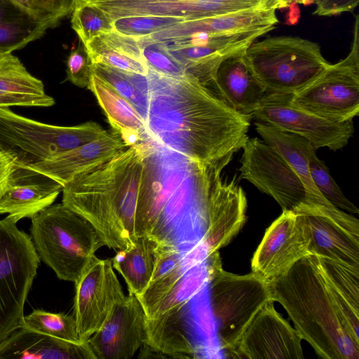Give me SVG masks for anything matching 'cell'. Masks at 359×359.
I'll return each mask as SVG.
<instances>
[{
  "label": "cell",
  "mask_w": 359,
  "mask_h": 359,
  "mask_svg": "<svg viewBox=\"0 0 359 359\" xmlns=\"http://www.w3.org/2000/svg\"><path fill=\"white\" fill-rule=\"evenodd\" d=\"M144 125L158 145L206 164L231 161L247 140L252 117L241 114L190 75L150 69Z\"/></svg>",
  "instance_id": "6da1fadb"
},
{
  "label": "cell",
  "mask_w": 359,
  "mask_h": 359,
  "mask_svg": "<svg viewBox=\"0 0 359 359\" xmlns=\"http://www.w3.org/2000/svg\"><path fill=\"white\" fill-rule=\"evenodd\" d=\"M144 169L135 214V236L185 251L203 237L211 191L231 161L206 164L143 141Z\"/></svg>",
  "instance_id": "7a4b0ae2"
},
{
  "label": "cell",
  "mask_w": 359,
  "mask_h": 359,
  "mask_svg": "<svg viewBox=\"0 0 359 359\" xmlns=\"http://www.w3.org/2000/svg\"><path fill=\"white\" fill-rule=\"evenodd\" d=\"M144 158L142 141L62 188V203L88 220L104 245L116 251L136 237L135 214Z\"/></svg>",
  "instance_id": "3957f363"
},
{
  "label": "cell",
  "mask_w": 359,
  "mask_h": 359,
  "mask_svg": "<svg viewBox=\"0 0 359 359\" xmlns=\"http://www.w3.org/2000/svg\"><path fill=\"white\" fill-rule=\"evenodd\" d=\"M220 262L217 252L185 270L176 285L146 316L144 345L163 358H198L215 350L208 285Z\"/></svg>",
  "instance_id": "277c9868"
},
{
  "label": "cell",
  "mask_w": 359,
  "mask_h": 359,
  "mask_svg": "<svg viewBox=\"0 0 359 359\" xmlns=\"http://www.w3.org/2000/svg\"><path fill=\"white\" fill-rule=\"evenodd\" d=\"M269 284L273 302L283 306L302 340L318 357L359 358V343L339 315L311 255L297 261Z\"/></svg>",
  "instance_id": "5b68a950"
},
{
  "label": "cell",
  "mask_w": 359,
  "mask_h": 359,
  "mask_svg": "<svg viewBox=\"0 0 359 359\" xmlns=\"http://www.w3.org/2000/svg\"><path fill=\"white\" fill-rule=\"evenodd\" d=\"M31 219L35 250L60 280L75 283L104 245L93 225L62 203L52 204Z\"/></svg>",
  "instance_id": "8992f818"
},
{
  "label": "cell",
  "mask_w": 359,
  "mask_h": 359,
  "mask_svg": "<svg viewBox=\"0 0 359 359\" xmlns=\"http://www.w3.org/2000/svg\"><path fill=\"white\" fill-rule=\"evenodd\" d=\"M245 60L267 93L294 94L330 65L315 42L297 36H274L252 43Z\"/></svg>",
  "instance_id": "52a82bcc"
},
{
  "label": "cell",
  "mask_w": 359,
  "mask_h": 359,
  "mask_svg": "<svg viewBox=\"0 0 359 359\" xmlns=\"http://www.w3.org/2000/svg\"><path fill=\"white\" fill-rule=\"evenodd\" d=\"M208 293L218 346L226 358H236L245 330L273 300L269 284L252 272L245 275L227 272L220 264L211 276Z\"/></svg>",
  "instance_id": "ba28073f"
},
{
  "label": "cell",
  "mask_w": 359,
  "mask_h": 359,
  "mask_svg": "<svg viewBox=\"0 0 359 359\" xmlns=\"http://www.w3.org/2000/svg\"><path fill=\"white\" fill-rule=\"evenodd\" d=\"M107 131L93 121L74 126L41 123L0 107V151L29 168L92 142Z\"/></svg>",
  "instance_id": "9c48e42d"
},
{
  "label": "cell",
  "mask_w": 359,
  "mask_h": 359,
  "mask_svg": "<svg viewBox=\"0 0 359 359\" xmlns=\"http://www.w3.org/2000/svg\"><path fill=\"white\" fill-rule=\"evenodd\" d=\"M8 215L0 220V343L20 329L40 258L32 238Z\"/></svg>",
  "instance_id": "30bf717a"
},
{
  "label": "cell",
  "mask_w": 359,
  "mask_h": 359,
  "mask_svg": "<svg viewBox=\"0 0 359 359\" xmlns=\"http://www.w3.org/2000/svg\"><path fill=\"white\" fill-rule=\"evenodd\" d=\"M296 107L335 121L353 120L359 112V18L349 54L332 65L313 81L291 95Z\"/></svg>",
  "instance_id": "8fae6325"
},
{
  "label": "cell",
  "mask_w": 359,
  "mask_h": 359,
  "mask_svg": "<svg viewBox=\"0 0 359 359\" xmlns=\"http://www.w3.org/2000/svg\"><path fill=\"white\" fill-rule=\"evenodd\" d=\"M242 149L241 177L272 197L283 210L316 205L297 174L273 147L255 137L248 138Z\"/></svg>",
  "instance_id": "7c38bea8"
},
{
  "label": "cell",
  "mask_w": 359,
  "mask_h": 359,
  "mask_svg": "<svg viewBox=\"0 0 359 359\" xmlns=\"http://www.w3.org/2000/svg\"><path fill=\"white\" fill-rule=\"evenodd\" d=\"M304 229L309 255L359 269V221L334 206L305 205L294 211Z\"/></svg>",
  "instance_id": "4fadbf2b"
},
{
  "label": "cell",
  "mask_w": 359,
  "mask_h": 359,
  "mask_svg": "<svg viewBox=\"0 0 359 359\" xmlns=\"http://www.w3.org/2000/svg\"><path fill=\"white\" fill-rule=\"evenodd\" d=\"M291 95L267 93L252 118L298 135L315 149L327 147L337 151L348 144L354 133L353 120L339 123L316 116L294 105Z\"/></svg>",
  "instance_id": "5bb4252c"
},
{
  "label": "cell",
  "mask_w": 359,
  "mask_h": 359,
  "mask_svg": "<svg viewBox=\"0 0 359 359\" xmlns=\"http://www.w3.org/2000/svg\"><path fill=\"white\" fill-rule=\"evenodd\" d=\"M268 32V29H257L230 34L196 32L161 42L187 74L208 87L214 81L224 60L245 50L257 38Z\"/></svg>",
  "instance_id": "9a60e30c"
},
{
  "label": "cell",
  "mask_w": 359,
  "mask_h": 359,
  "mask_svg": "<svg viewBox=\"0 0 359 359\" xmlns=\"http://www.w3.org/2000/svg\"><path fill=\"white\" fill-rule=\"evenodd\" d=\"M74 283L73 316L81 341H87L126 295L111 259L95 256Z\"/></svg>",
  "instance_id": "2e32d148"
},
{
  "label": "cell",
  "mask_w": 359,
  "mask_h": 359,
  "mask_svg": "<svg viewBox=\"0 0 359 359\" xmlns=\"http://www.w3.org/2000/svg\"><path fill=\"white\" fill-rule=\"evenodd\" d=\"M308 255L307 239L299 215L283 210L266 229L251 259L252 272L270 283Z\"/></svg>",
  "instance_id": "e0dca14e"
},
{
  "label": "cell",
  "mask_w": 359,
  "mask_h": 359,
  "mask_svg": "<svg viewBox=\"0 0 359 359\" xmlns=\"http://www.w3.org/2000/svg\"><path fill=\"white\" fill-rule=\"evenodd\" d=\"M146 341L145 313L137 297L128 293L87 341L95 359H129Z\"/></svg>",
  "instance_id": "ac0fdd59"
},
{
  "label": "cell",
  "mask_w": 359,
  "mask_h": 359,
  "mask_svg": "<svg viewBox=\"0 0 359 359\" xmlns=\"http://www.w3.org/2000/svg\"><path fill=\"white\" fill-rule=\"evenodd\" d=\"M269 302L243 333L236 358L302 359V339Z\"/></svg>",
  "instance_id": "d6986e66"
},
{
  "label": "cell",
  "mask_w": 359,
  "mask_h": 359,
  "mask_svg": "<svg viewBox=\"0 0 359 359\" xmlns=\"http://www.w3.org/2000/svg\"><path fill=\"white\" fill-rule=\"evenodd\" d=\"M111 20L128 16L153 15L201 19L252 8L254 0H90Z\"/></svg>",
  "instance_id": "ffe728a7"
},
{
  "label": "cell",
  "mask_w": 359,
  "mask_h": 359,
  "mask_svg": "<svg viewBox=\"0 0 359 359\" xmlns=\"http://www.w3.org/2000/svg\"><path fill=\"white\" fill-rule=\"evenodd\" d=\"M245 194L236 180L222 177L215 184L208 202L205 233L200 240L210 255L229 245L246 221Z\"/></svg>",
  "instance_id": "44dd1931"
},
{
  "label": "cell",
  "mask_w": 359,
  "mask_h": 359,
  "mask_svg": "<svg viewBox=\"0 0 359 359\" xmlns=\"http://www.w3.org/2000/svg\"><path fill=\"white\" fill-rule=\"evenodd\" d=\"M126 144L115 133L60 154L28 168L43 174L62 187L105 163Z\"/></svg>",
  "instance_id": "7402d4cb"
},
{
  "label": "cell",
  "mask_w": 359,
  "mask_h": 359,
  "mask_svg": "<svg viewBox=\"0 0 359 359\" xmlns=\"http://www.w3.org/2000/svg\"><path fill=\"white\" fill-rule=\"evenodd\" d=\"M63 187L52 178L28 168L15 166L7 189L0 199V214L8 213L17 222L51 205Z\"/></svg>",
  "instance_id": "603a6c76"
},
{
  "label": "cell",
  "mask_w": 359,
  "mask_h": 359,
  "mask_svg": "<svg viewBox=\"0 0 359 359\" xmlns=\"http://www.w3.org/2000/svg\"><path fill=\"white\" fill-rule=\"evenodd\" d=\"M244 51L233 54L219 66L211 83L219 98L235 111L252 117L267 94L248 65Z\"/></svg>",
  "instance_id": "cb8c5ba5"
},
{
  "label": "cell",
  "mask_w": 359,
  "mask_h": 359,
  "mask_svg": "<svg viewBox=\"0 0 359 359\" xmlns=\"http://www.w3.org/2000/svg\"><path fill=\"white\" fill-rule=\"evenodd\" d=\"M278 22L276 8L241 11L217 16L186 20L151 35L160 41H171L189 34H230L257 29L271 31Z\"/></svg>",
  "instance_id": "d4e9b609"
},
{
  "label": "cell",
  "mask_w": 359,
  "mask_h": 359,
  "mask_svg": "<svg viewBox=\"0 0 359 359\" xmlns=\"http://www.w3.org/2000/svg\"><path fill=\"white\" fill-rule=\"evenodd\" d=\"M0 358L95 359L88 341L72 342L24 328L0 343Z\"/></svg>",
  "instance_id": "484cf974"
},
{
  "label": "cell",
  "mask_w": 359,
  "mask_h": 359,
  "mask_svg": "<svg viewBox=\"0 0 359 359\" xmlns=\"http://www.w3.org/2000/svg\"><path fill=\"white\" fill-rule=\"evenodd\" d=\"M88 88L103 109L114 133L127 147L141 142L146 137L144 121L135 107L102 77L92 72Z\"/></svg>",
  "instance_id": "4316f807"
},
{
  "label": "cell",
  "mask_w": 359,
  "mask_h": 359,
  "mask_svg": "<svg viewBox=\"0 0 359 359\" xmlns=\"http://www.w3.org/2000/svg\"><path fill=\"white\" fill-rule=\"evenodd\" d=\"M255 126L264 141L273 147L293 168L306 188L312 202L316 205L334 206L323 197L311 180L309 155L312 145L298 135L265 123L257 121Z\"/></svg>",
  "instance_id": "83f0119b"
},
{
  "label": "cell",
  "mask_w": 359,
  "mask_h": 359,
  "mask_svg": "<svg viewBox=\"0 0 359 359\" xmlns=\"http://www.w3.org/2000/svg\"><path fill=\"white\" fill-rule=\"evenodd\" d=\"M60 22L55 18H36L10 0H0V53L25 47Z\"/></svg>",
  "instance_id": "f1b7e54d"
},
{
  "label": "cell",
  "mask_w": 359,
  "mask_h": 359,
  "mask_svg": "<svg viewBox=\"0 0 359 359\" xmlns=\"http://www.w3.org/2000/svg\"><path fill=\"white\" fill-rule=\"evenodd\" d=\"M157 240L149 234L136 236L124 249L116 250L112 266L123 278L128 293L140 295L147 287L154 271Z\"/></svg>",
  "instance_id": "f546056e"
},
{
  "label": "cell",
  "mask_w": 359,
  "mask_h": 359,
  "mask_svg": "<svg viewBox=\"0 0 359 359\" xmlns=\"http://www.w3.org/2000/svg\"><path fill=\"white\" fill-rule=\"evenodd\" d=\"M183 251L172 245L159 243L151 277L138 296L145 316L150 313L183 276Z\"/></svg>",
  "instance_id": "4dcf8cb0"
},
{
  "label": "cell",
  "mask_w": 359,
  "mask_h": 359,
  "mask_svg": "<svg viewBox=\"0 0 359 359\" xmlns=\"http://www.w3.org/2000/svg\"><path fill=\"white\" fill-rule=\"evenodd\" d=\"M330 297L359 309V269L330 259L311 255Z\"/></svg>",
  "instance_id": "1f68e13d"
},
{
  "label": "cell",
  "mask_w": 359,
  "mask_h": 359,
  "mask_svg": "<svg viewBox=\"0 0 359 359\" xmlns=\"http://www.w3.org/2000/svg\"><path fill=\"white\" fill-rule=\"evenodd\" d=\"M92 64H102L122 72L147 75L149 68L143 60L129 55L109 34L93 39L85 45Z\"/></svg>",
  "instance_id": "d6a6232c"
},
{
  "label": "cell",
  "mask_w": 359,
  "mask_h": 359,
  "mask_svg": "<svg viewBox=\"0 0 359 359\" xmlns=\"http://www.w3.org/2000/svg\"><path fill=\"white\" fill-rule=\"evenodd\" d=\"M0 93L46 96L43 82L12 53H0Z\"/></svg>",
  "instance_id": "836d02e7"
},
{
  "label": "cell",
  "mask_w": 359,
  "mask_h": 359,
  "mask_svg": "<svg viewBox=\"0 0 359 359\" xmlns=\"http://www.w3.org/2000/svg\"><path fill=\"white\" fill-rule=\"evenodd\" d=\"M20 328L72 342H84L78 335L73 315L34 309L29 315L24 316Z\"/></svg>",
  "instance_id": "e575fe53"
},
{
  "label": "cell",
  "mask_w": 359,
  "mask_h": 359,
  "mask_svg": "<svg viewBox=\"0 0 359 359\" xmlns=\"http://www.w3.org/2000/svg\"><path fill=\"white\" fill-rule=\"evenodd\" d=\"M316 149L312 146L309 155V166L311 180L325 199L334 207L358 214V209L343 194L335 182L324 161L319 159Z\"/></svg>",
  "instance_id": "d590c367"
},
{
  "label": "cell",
  "mask_w": 359,
  "mask_h": 359,
  "mask_svg": "<svg viewBox=\"0 0 359 359\" xmlns=\"http://www.w3.org/2000/svg\"><path fill=\"white\" fill-rule=\"evenodd\" d=\"M142 60L149 69L163 76L181 78L189 75L169 53L165 44L151 36L135 37Z\"/></svg>",
  "instance_id": "8d00e7d4"
},
{
  "label": "cell",
  "mask_w": 359,
  "mask_h": 359,
  "mask_svg": "<svg viewBox=\"0 0 359 359\" xmlns=\"http://www.w3.org/2000/svg\"><path fill=\"white\" fill-rule=\"evenodd\" d=\"M72 28L86 45L93 39L113 31L111 20L100 9L87 4L73 10Z\"/></svg>",
  "instance_id": "74e56055"
},
{
  "label": "cell",
  "mask_w": 359,
  "mask_h": 359,
  "mask_svg": "<svg viewBox=\"0 0 359 359\" xmlns=\"http://www.w3.org/2000/svg\"><path fill=\"white\" fill-rule=\"evenodd\" d=\"M186 20L177 18L138 15L118 18L111 20V24L114 32L128 36L142 37Z\"/></svg>",
  "instance_id": "f35d334b"
},
{
  "label": "cell",
  "mask_w": 359,
  "mask_h": 359,
  "mask_svg": "<svg viewBox=\"0 0 359 359\" xmlns=\"http://www.w3.org/2000/svg\"><path fill=\"white\" fill-rule=\"evenodd\" d=\"M93 71L106 80L112 88L129 101L144 119L148 99L122 72L102 64H92Z\"/></svg>",
  "instance_id": "ab89813d"
},
{
  "label": "cell",
  "mask_w": 359,
  "mask_h": 359,
  "mask_svg": "<svg viewBox=\"0 0 359 359\" xmlns=\"http://www.w3.org/2000/svg\"><path fill=\"white\" fill-rule=\"evenodd\" d=\"M93 72L92 62L85 45L79 40L66 61V80L79 88H88Z\"/></svg>",
  "instance_id": "60d3db41"
},
{
  "label": "cell",
  "mask_w": 359,
  "mask_h": 359,
  "mask_svg": "<svg viewBox=\"0 0 359 359\" xmlns=\"http://www.w3.org/2000/svg\"><path fill=\"white\" fill-rule=\"evenodd\" d=\"M55 104L54 99L48 95L46 96H33L20 94L0 93V107H51Z\"/></svg>",
  "instance_id": "b9f144b4"
},
{
  "label": "cell",
  "mask_w": 359,
  "mask_h": 359,
  "mask_svg": "<svg viewBox=\"0 0 359 359\" xmlns=\"http://www.w3.org/2000/svg\"><path fill=\"white\" fill-rule=\"evenodd\" d=\"M314 14L318 15H335L353 10L358 0H316Z\"/></svg>",
  "instance_id": "7bdbcfd3"
},
{
  "label": "cell",
  "mask_w": 359,
  "mask_h": 359,
  "mask_svg": "<svg viewBox=\"0 0 359 359\" xmlns=\"http://www.w3.org/2000/svg\"><path fill=\"white\" fill-rule=\"evenodd\" d=\"M36 2L42 11L60 20L74 10V0H36Z\"/></svg>",
  "instance_id": "ee69618b"
},
{
  "label": "cell",
  "mask_w": 359,
  "mask_h": 359,
  "mask_svg": "<svg viewBox=\"0 0 359 359\" xmlns=\"http://www.w3.org/2000/svg\"><path fill=\"white\" fill-rule=\"evenodd\" d=\"M14 167L13 159L0 151V199L7 189Z\"/></svg>",
  "instance_id": "f6af8a7d"
},
{
  "label": "cell",
  "mask_w": 359,
  "mask_h": 359,
  "mask_svg": "<svg viewBox=\"0 0 359 359\" xmlns=\"http://www.w3.org/2000/svg\"><path fill=\"white\" fill-rule=\"evenodd\" d=\"M19 8H22L27 13L39 18H55L61 22L57 18L49 15L42 11L37 5L36 0H10Z\"/></svg>",
  "instance_id": "bcb514c9"
},
{
  "label": "cell",
  "mask_w": 359,
  "mask_h": 359,
  "mask_svg": "<svg viewBox=\"0 0 359 359\" xmlns=\"http://www.w3.org/2000/svg\"><path fill=\"white\" fill-rule=\"evenodd\" d=\"M276 8H285L287 6V0H271Z\"/></svg>",
  "instance_id": "7dc6e473"
},
{
  "label": "cell",
  "mask_w": 359,
  "mask_h": 359,
  "mask_svg": "<svg viewBox=\"0 0 359 359\" xmlns=\"http://www.w3.org/2000/svg\"><path fill=\"white\" fill-rule=\"evenodd\" d=\"M90 0H74V9L86 5Z\"/></svg>",
  "instance_id": "c3c4849f"
},
{
  "label": "cell",
  "mask_w": 359,
  "mask_h": 359,
  "mask_svg": "<svg viewBox=\"0 0 359 359\" xmlns=\"http://www.w3.org/2000/svg\"><path fill=\"white\" fill-rule=\"evenodd\" d=\"M316 0H292V2H296L299 4H302L305 6L311 4L315 2Z\"/></svg>",
  "instance_id": "681fc988"
},
{
  "label": "cell",
  "mask_w": 359,
  "mask_h": 359,
  "mask_svg": "<svg viewBox=\"0 0 359 359\" xmlns=\"http://www.w3.org/2000/svg\"><path fill=\"white\" fill-rule=\"evenodd\" d=\"M290 3H292V0H287V5L290 4Z\"/></svg>",
  "instance_id": "f907efd6"
}]
</instances>
